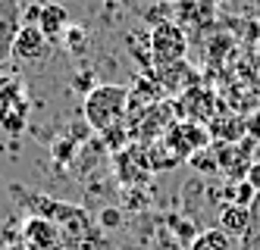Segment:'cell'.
I'll return each mask as SVG.
<instances>
[{"instance_id":"cell-6","label":"cell","mask_w":260,"mask_h":250,"mask_svg":"<svg viewBox=\"0 0 260 250\" xmlns=\"http://www.w3.org/2000/svg\"><path fill=\"white\" fill-rule=\"evenodd\" d=\"M25 113H28V100L22 97L19 91L7 88L4 94H0V125H4L7 131H22L25 125Z\"/></svg>"},{"instance_id":"cell-12","label":"cell","mask_w":260,"mask_h":250,"mask_svg":"<svg viewBox=\"0 0 260 250\" xmlns=\"http://www.w3.org/2000/svg\"><path fill=\"white\" fill-rule=\"evenodd\" d=\"M245 182H248L254 191H260V160L248 166V172H245Z\"/></svg>"},{"instance_id":"cell-11","label":"cell","mask_w":260,"mask_h":250,"mask_svg":"<svg viewBox=\"0 0 260 250\" xmlns=\"http://www.w3.org/2000/svg\"><path fill=\"white\" fill-rule=\"evenodd\" d=\"M254 197H257V191H254L245 178H241V182H238V188L232 191V203H235V206H251V203H254Z\"/></svg>"},{"instance_id":"cell-3","label":"cell","mask_w":260,"mask_h":250,"mask_svg":"<svg viewBox=\"0 0 260 250\" xmlns=\"http://www.w3.org/2000/svg\"><path fill=\"white\" fill-rule=\"evenodd\" d=\"M22 238L28 244V250H60L63 247V232L60 225H53L44 216H31L22 228Z\"/></svg>"},{"instance_id":"cell-15","label":"cell","mask_w":260,"mask_h":250,"mask_svg":"<svg viewBox=\"0 0 260 250\" xmlns=\"http://www.w3.org/2000/svg\"><path fill=\"white\" fill-rule=\"evenodd\" d=\"M173 4H176V0H173Z\"/></svg>"},{"instance_id":"cell-1","label":"cell","mask_w":260,"mask_h":250,"mask_svg":"<svg viewBox=\"0 0 260 250\" xmlns=\"http://www.w3.org/2000/svg\"><path fill=\"white\" fill-rule=\"evenodd\" d=\"M125 103H128L125 85H98L85 97V119L91 128L107 131L110 125H116L125 116Z\"/></svg>"},{"instance_id":"cell-7","label":"cell","mask_w":260,"mask_h":250,"mask_svg":"<svg viewBox=\"0 0 260 250\" xmlns=\"http://www.w3.org/2000/svg\"><path fill=\"white\" fill-rule=\"evenodd\" d=\"M219 225H222V232H226L229 238H241L245 241L248 235V225H251V216H248V206H222V213H219Z\"/></svg>"},{"instance_id":"cell-14","label":"cell","mask_w":260,"mask_h":250,"mask_svg":"<svg viewBox=\"0 0 260 250\" xmlns=\"http://www.w3.org/2000/svg\"><path fill=\"white\" fill-rule=\"evenodd\" d=\"M10 4H16V0H10Z\"/></svg>"},{"instance_id":"cell-5","label":"cell","mask_w":260,"mask_h":250,"mask_svg":"<svg viewBox=\"0 0 260 250\" xmlns=\"http://www.w3.org/2000/svg\"><path fill=\"white\" fill-rule=\"evenodd\" d=\"M47 50V34L38 25H22L13 38V53L25 63H38Z\"/></svg>"},{"instance_id":"cell-4","label":"cell","mask_w":260,"mask_h":250,"mask_svg":"<svg viewBox=\"0 0 260 250\" xmlns=\"http://www.w3.org/2000/svg\"><path fill=\"white\" fill-rule=\"evenodd\" d=\"M216 19V0H176V22L191 28H207Z\"/></svg>"},{"instance_id":"cell-13","label":"cell","mask_w":260,"mask_h":250,"mask_svg":"<svg viewBox=\"0 0 260 250\" xmlns=\"http://www.w3.org/2000/svg\"><path fill=\"white\" fill-rule=\"evenodd\" d=\"M248 134H251V138H260V110L248 119Z\"/></svg>"},{"instance_id":"cell-9","label":"cell","mask_w":260,"mask_h":250,"mask_svg":"<svg viewBox=\"0 0 260 250\" xmlns=\"http://www.w3.org/2000/svg\"><path fill=\"white\" fill-rule=\"evenodd\" d=\"M188 250H232V238L222 232V228H207V232H201Z\"/></svg>"},{"instance_id":"cell-2","label":"cell","mask_w":260,"mask_h":250,"mask_svg":"<svg viewBox=\"0 0 260 250\" xmlns=\"http://www.w3.org/2000/svg\"><path fill=\"white\" fill-rule=\"evenodd\" d=\"M185 50H188V38H185V28L179 22H170V19H160L151 31V53L154 60L166 69L173 63H182Z\"/></svg>"},{"instance_id":"cell-8","label":"cell","mask_w":260,"mask_h":250,"mask_svg":"<svg viewBox=\"0 0 260 250\" xmlns=\"http://www.w3.org/2000/svg\"><path fill=\"white\" fill-rule=\"evenodd\" d=\"M38 28L47 34V38H57L63 28H66V10L60 4H44L38 10Z\"/></svg>"},{"instance_id":"cell-10","label":"cell","mask_w":260,"mask_h":250,"mask_svg":"<svg viewBox=\"0 0 260 250\" xmlns=\"http://www.w3.org/2000/svg\"><path fill=\"white\" fill-rule=\"evenodd\" d=\"M248 216H251V225H248V235H245V244H248V247H254V244H260V191H257V197H254V203L248 206Z\"/></svg>"}]
</instances>
